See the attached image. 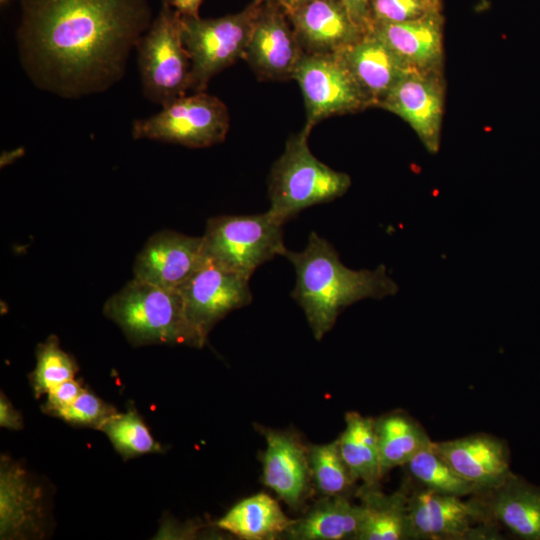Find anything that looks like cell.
<instances>
[{"mask_svg":"<svg viewBox=\"0 0 540 540\" xmlns=\"http://www.w3.org/2000/svg\"><path fill=\"white\" fill-rule=\"evenodd\" d=\"M152 20L149 0H21L19 61L43 91L101 93L123 78Z\"/></svg>","mask_w":540,"mask_h":540,"instance_id":"6da1fadb","label":"cell"},{"mask_svg":"<svg viewBox=\"0 0 540 540\" xmlns=\"http://www.w3.org/2000/svg\"><path fill=\"white\" fill-rule=\"evenodd\" d=\"M296 272L292 298L303 309L316 340L329 332L339 314L365 298L381 299L394 295L397 284L380 265L375 270L346 267L334 246L316 232H311L306 247L283 253Z\"/></svg>","mask_w":540,"mask_h":540,"instance_id":"7a4b0ae2","label":"cell"},{"mask_svg":"<svg viewBox=\"0 0 540 540\" xmlns=\"http://www.w3.org/2000/svg\"><path fill=\"white\" fill-rule=\"evenodd\" d=\"M103 311L132 345H205L187 320L178 289L133 278L106 301Z\"/></svg>","mask_w":540,"mask_h":540,"instance_id":"3957f363","label":"cell"},{"mask_svg":"<svg viewBox=\"0 0 540 540\" xmlns=\"http://www.w3.org/2000/svg\"><path fill=\"white\" fill-rule=\"evenodd\" d=\"M311 130L305 125L292 135L270 171L268 212L283 225L308 207L341 197L351 185L348 174L313 155L308 145Z\"/></svg>","mask_w":540,"mask_h":540,"instance_id":"277c9868","label":"cell"},{"mask_svg":"<svg viewBox=\"0 0 540 540\" xmlns=\"http://www.w3.org/2000/svg\"><path fill=\"white\" fill-rule=\"evenodd\" d=\"M286 249L283 224L268 211L212 217L202 236L205 261L246 279L265 262L283 255Z\"/></svg>","mask_w":540,"mask_h":540,"instance_id":"5b68a950","label":"cell"},{"mask_svg":"<svg viewBox=\"0 0 540 540\" xmlns=\"http://www.w3.org/2000/svg\"><path fill=\"white\" fill-rule=\"evenodd\" d=\"M145 97L162 107L185 96L191 84V58L182 38V16L169 0L137 44Z\"/></svg>","mask_w":540,"mask_h":540,"instance_id":"8992f818","label":"cell"},{"mask_svg":"<svg viewBox=\"0 0 540 540\" xmlns=\"http://www.w3.org/2000/svg\"><path fill=\"white\" fill-rule=\"evenodd\" d=\"M264 0H253L238 13L202 19L182 16V38L191 58L193 92H203L211 78L243 59Z\"/></svg>","mask_w":540,"mask_h":540,"instance_id":"52a82bcc","label":"cell"},{"mask_svg":"<svg viewBox=\"0 0 540 540\" xmlns=\"http://www.w3.org/2000/svg\"><path fill=\"white\" fill-rule=\"evenodd\" d=\"M227 106L203 92L182 96L162 110L132 124L134 139H149L189 148H205L224 141L229 130Z\"/></svg>","mask_w":540,"mask_h":540,"instance_id":"ba28073f","label":"cell"},{"mask_svg":"<svg viewBox=\"0 0 540 540\" xmlns=\"http://www.w3.org/2000/svg\"><path fill=\"white\" fill-rule=\"evenodd\" d=\"M292 79L304 99L307 126L334 115L373 106L340 53L307 54L299 61Z\"/></svg>","mask_w":540,"mask_h":540,"instance_id":"9c48e42d","label":"cell"},{"mask_svg":"<svg viewBox=\"0 0 540 540\" xmlns=\"http://www.w3.org/2000/svg\"><path fill=\"white\" fill-rule=\"evenodd\" d=\"M490 522L477 499L421 488L409 492L407 539H490Z\"/></svg>","mask_w":540,"mask_h":540,"instance_id":"30bf717a","label":"cell"},{"mask_svg":"<svg viewBox=\"0 0 540 540\" xmlns=\"http://www.w3.org/2000/svg\"><path fill=\"white\" fill-rule=\"evenodd\" d=\"M178 291L187 320L204 344L220 320L253 299L249 279L205 260Z\"/></svg>","mask_w":540,"mask_h":540,"instance_id":"8fae6325","label":"cell"},{"mask_svg":"<svg viewBox=\"0 0 540 540\" xmlns=\"http://www.w3.org/2000/svg\"><path fill=\"white\" fill-rule=\"evenodd\" d=\"M304 54L283 7L264 1L243 59L262 80H287Z\"/></svg>","mask_w":540,"mask_h":540,"instance_id":"7c38bea8","label":"cell"},{"mask_svg":"<svg viewBox=\"0 0 540 540\" xmlns=\"http://www.w3.org/2000/svg\"><path fill=\"white\" fill-rule=\"evenodd\" d=\"M266 442L261 454L262 481L292 510L303 509L315 493L308 446L293 432L260 427Z\"/></svg>","mask_w":540,"mask_h":540,"instance_id":"4fadbf2b","label":"cell"},{"mask_svg":"<svg viewBox=\"0 0 540 540\" xmlns=\"http://www.w3.org/2000/svg\"><path fill=\"white\" fill-rule=\"evenodd\" d=\"M378 106L406 121L429 152L438 151L444 110V85L439 72L412 70Z\"/></svg>","mask_w":540,"mask_h":540,"instance_id":"5bb4252c","label":"cell"},{"mask_svg":"<svg viewBox=\"0 0 540 540\" xmlns=\"http://www.w3.org/2000/svg\"><path fill=\"white\" fill-rule=\"evenodd\" d=\"M204 263L202 237L163 230L138 253L133 278L166 289H178Z\"/></svg>","mask_w":540,"mask_h":540,"instance_id":"9a60e30c","label":"cell"},{"mask_svg":"<svg viewBox=\"0 0 540 540\" xmlns=\"http://www.w3.org/2000/svg\"><path fill=\"white\" fill-rule=\"evenodd\" d=\"M44 496L19 463L2 456L0 466V538L43 536Z\"/></svg>","mask_w":540,"mask_h":540,"instance_id":"2e32d148","label":"cell"},{"mask_svg":"<svg viewBox=\"0 0 540 540\" xmlns=\"http://www.w3.org/2000/svg\"><path fill=\"white\" fill-rule=\"evenodd\" d=\"M287 15L307 54L340 53L366 33L340 0H308Z\"/></svg>","mask_w":540,"mask_h":540,"instance_id":"e0dca14e","label":"cell"},{"mask_svg":"<svg viewBox=\"0 0 540 540\" xmlns=\"http://www.w3.org/2000/svg\"><path fill=\"white\" fill-rule=\"evenodd\" d=\"M432 447L480 493L500 485L512 474L508 446L495 436L479 433L433 442Z\"/></svg>","mask_w":540,"mask_h":540,"instance_id":"ac0fdd59","label":"cell"},{"mask_svg":"<svg viewBox=\"0 0 540 540\" xmlns=\"http://www.w3.org/2000/svg\"><path fill=\"white\" fill-rule=\"evenodd\" d=\"M340 54L373 106L413 70L371 31Z\"/></svg>","mask_w":540,"mask_h":540,"instance_id":"d6986e66","label":"cell"},{"mask_svg":"<svg viewBox=\"0 0 540 540\" xmlns=\"http://www.w3.org/2000/svg\"><path fill=\"white\" fill-rule=\"evenodd\" d=\"M368 31L384 41L413 70L439 72L443 61L441 12L402 23L373 25Z\"/></svg>","mask_w":540,"mask_h":540,"instance_id":"ffe728a7","label":"cell"},{"mask_svg":"<svg viewBox=\"0 0 540 540\" xmlns=\"http://www.w3.org/2000/svg\"><path fill=\"white\" fill-rule=\"evenodd\" d=\"M479 500L487 519L525 540H540V486L511 474L500 485L482 492Z\"/></svg>","mask_w":540,"mask_h":540,"instance_id":"44dd1931","label":"cell"},{"mask_svg":"<svg viewBox=\"0 0 540 540\" xmlns=\"http://www.w3.org/2000/svg\"><path fill=\"white\" fill-rule=\"evenodd\" d=\"M363 518L361 504L349 495L321 497L295 519L284 537L293 540H357Z\"/></svg>","mask_w":540,"mask_h":540,"instance_id":"7402d4cb","label":"cell"},{"mask_svg":"<svg viewBox=\"0 0 540 540\" xmlns=\"http://www.w3.org/2000/svg\"><path fill=\"white\" fill-rule=\"evenodd\" d=\"M294 519L266 493L251 495L230 508L217 528L246 540H269L284 536Z\"/></svg>","mask_w":540,"mask_h":540,"instance_id":"603a6c76","label":"cell"},{"mask_svg":"<svg viewBox=\"0 0 540 540\" xmlns=\"http://www.w3.org/2000/svg\"><path fill=\"white\" fill-rule=\"evenodd\" d=\"M358 495L363 518L357 540L407 539V485L391 494L384 493L379 484L362 486Z\"/></svg>","mask_w":540,"mask_h":540,"instance_id":"cb8c5ba5","label":"cell"},{"mask_svg":"<svg viewBox=\"0 0 540 540\" xmlns=\"http://www.w3.org/2000/svg\"><path fill=\"white\" fill-rule=\"evenodd\" d=\"M343 460L362 486L378 485L383 477L374 419L348 412L345 428L337 438Z\"/></svg>","mask_w":540,"mask_h":540,"instance_id":"d4e9b609","label":"cell"},{"mask_svg":"<svg viewBox=\"0 0 540 540\" xmlns=\"http://www.w3.org/2000/svg\"><path fill=\"white\" fill-rule=\"evenodd\" d=\"M374 426L383 476L395 467L405 466L433 443L415 419L400 411L374 419Z\"/></svg>","mask_w":540,"mask_h":540,"instance_id":"484cf974","label":"cell"},{"mask_svg":"<svg viewBox=\"0 0 540 540\" xmlns=\"http://www.w3.org/2000/svg\"><path fill=\"white\" fill-rule=\"evenodd\" d=\"M308 458L315 494L321 498L351 493L356 481L341 456L337 439L308 445Z\"/></svg>","mask_w":540,"mask_h":540,"instance_id":"4316f807","label":"cell"},{"mask_svg":"<svg viewBox=\"0 0 540 540\" xmlns=\"http://www.w3.org/2000/svg\"><path fill=\"white\" fill-rule=\"evenodd\" d=\"M405 466L423 488L462 498L480 493L479 489L459 475L432 445L420 451Z\"/></svg>","mask_w":540,"mask_h":540,"instance_id":"83f0119b","label":"cell"},{"mask_svg":"<svg viewBox=\"0 0 540 540\" xmlns=\"http://www.w3.org/2000/svg\"><path fill=\"white\" fill-rule=\"evenodd\" d=\"M99 430L105 433L115 450L125 459L163 450L141 416L132 409L115 413Z\"/></svg>","mask_w":540,"mask_h":540,"instance_id":"f1b7e54d","label":"cell"},{"mask_svg":"<svg viewBox=\"0 0 540 540\" xmlns=\"http://www.w3.org/2000/svg\"><path fill=\"white\" fill-rule=\"evenodd\" d=\"M78 371L75 360L66 353L56 336L51 335L36 349V366L29 376L35 397L47 394L58 384L75 378Z\"/></svg>","mask_w":540,"mask_h":540,"instance_id":"f546056e","label":"cell"},{"mask_svg":"<svg viewBox=\"0 0 540 540\" xmlns=\"http://www.w3.org/2000/svg\"><path fill=\"white\" fill-rule=\"evenodd\" d=\"M440 0H370L369 29L373 25L402 23L439 13Z\"/></svg>","mask_w":540,"mask_h":540,"instance_id":"4dcf8cb0","label":"cell"},{"mask_svg":"<svg viewBox=\"0 0 540 540\" xmlns=\"http://www.w3.org/2000/svg\"><path fill=\"white\" fill-rule=\"evenodd\" d=\"M118 411L94 393L84 389L74 402L56 417L76 426L100 429L103 423Z\"/></svg>","mask_w":540,"mask_h":540,"instance_id":"1f68e13d","label":"cell"},{"mask_svg":"<svg viewBox=\"0 0 540 540\" xmlns=\"http://www.w3.org/2000/svg\"><path fill=\"white\" fill-rule=\"evenodd\" d=\"M83 390L84 388L75 378L58 384L46 394L47 399L42 406L43 411L56 417L60 411L71 405Z\"/></svg>","mask_w":540,"mask_h":540,"instance_id":"d6a6232c","label":"cell"},{"mask_svg":"<svg viewBox=\"0 0 540 540\" xmlns=\"http://www.w3.org/2000/svg\"><path fill=\"white\" fill-rule=\"evenodd\" d=\"M355 24L364 32L369 30L370 0H340Z\"/></svg>","mask_w":540,"mask_h":540,"instance_id":"836d02e7","label":"cell"},{"mask_svg":"<svg viewBox=\"0 0 540 540\" xmlns=\"http://www.w3.org/2000/svg\"><path fill=\"white\" fill-rule=\"evenodd\" d=\"M0 426L14 431L23 428V419L20 412L3 393L0 396Z\"/></svg>","mask_w":540,"mask_h":540,"instance_id":"e575fe53","label":"cell"},{"mask_svg":"<svg viewBox=\"0 0 540 540\" xmlns=\"http://www.w3.org/2000/svg\"><path fill=\"white\" fill-rule=\"evenodd\" d=\"M173 7L182 15L198 17L203 0H169Z\"/></svg>","mask_w":540,"mask_h":540,"instance_id":"d590c367","label":"cell"},{"mask_svg":"<svg viewBox=\"0 0 540 540\" xmlns=\"http://www.w3.org/2000/svg\"><path fill=\"white\" fill-rule=\"evenodd\" d=\"M307 1L308 0H282L281 6L285 10V12L288 13Z\"/></svg>","mask_w":540,"mask_h":540,"instance_id":"8d00e7d4","label":"cell"},{"mask_svg":"<svg viewBox=\"0 0 540 540\" xmlns=\"http://www.w3.org/2000/svg\"><path fill=\"white\" fill-rule=\"evenodd\" d=\"M264 1H268V2H276V3L280 4V5H281V3H282V0H264Z\"/></svg>","mask_w":540,"mask_h":540,"instance_id":"74e56055","label":"cell"},{"mask_svg":"<svg viewBox=\"0 0 540 540\" xmlns=\"http://www.w3.org/2000/svg\"><path fill=\"white\" fill-rule=\"evenodd\" d=\"M9 0H0V3L3 5V4H6Z\"/></svg>","mask_w":540,"mask_h":540,"instance_id":"f35d334b","label":"cell"}]
</instances>
